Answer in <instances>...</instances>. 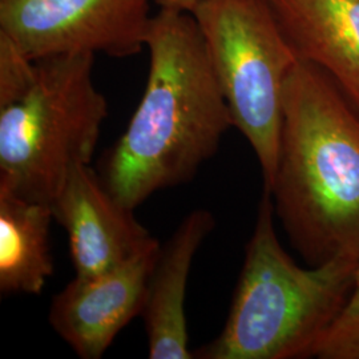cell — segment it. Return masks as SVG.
<instances>
[{
	"mask_svg": "<svg viewBox=\"0 0 359 359\" xmlns=\"http://www.w3.org/2000/svg\"><path fill=\"white\" fill-rule=\"evenodd\" d=\"M147 48L149 74L142 100L100 173L108 191L130 209L189 182L233 127L192 13L160 8Z\"/></svg>",
	"mask_w": 359,
	"mask_h": 359,
	"instance_id": "cell-1",
	"label": "cell"
},
{
	"mask_svg": "<svg viewBox=\"0 0 359 359\" xmlns=\"http://www.w3.org/2000/svg\"><path fill=\"white\" fill-rule=\"evenodd\" d=\"M266 192L308 266L359 262V114L305 60L285 84L277 169Z\"/></svg>",
	"mask_w": 359,
	"mask_h": 359,
	"instance_id": "cell-2",
	"label": "cell"
},
{
	"mask_svg": "<svg viewBox=\"0 0 359 359\" xmlns=\"http://www.w3.org/2000/svg\"><path fill=\"white\" fill-rule=\"evenodd\" d=\"M274 205L262 191L256 225L228 318L197 359L317 358L323 338L346 306L359 262L334 259L299 266L283 248Z\"/></svg>",
	"mask_w": 359,
	"mask_h": 359,
	"instance_id": "cell-3",
	"label": "cell"
},
{
	"mask_svg": "<svg viewBox=\"0 0 359 359\" xmlns=\"http://www.w3.org/2000/svg\"><path fill=\"white\" fill-rule=\"evenodd\" d=\"M93 53L36 62L26 95L0 109V187L51 205L79 165H90L108 116Z\"/></svg>",
	"mask_w": 359,
	"mask_h": 359,
	"instance_id": "cell-4",
	"label": "cell"
},
{
	"mask_svg": "<svg viewBox=\"0 0 359 359\" xmlns=\"http://www.w3.org/2000/svg\"><path fill=\"white\" fill-rule=\"evenodd\" d=\"M193 19L231 111L253 148L264 191L277 169L283 90L299 62L268 0H200Z\"/></svg>",
	"mask_w": 359,
	"mask_h": 359,
	"instance_id": "cell-5",
	"label": "cell"
},
{
	"mask_svg": "<svg viewBox=\"0 0 359 359\" xmlns=\"http://www.w3.org/2000/svg\"><path fill=\"white\" fill-rule=\"evenodd\" d=\"M151 0H0V32L35 62L68 53L135 56L147 47Z\"/></svg>",
	"mask_w": 359,
	"mask_h": 359,
	"instance_id": "cell-6",
	"label": "cell"
},
{
	"mask_svg": "<svg viewBox=\"0 0 359 359\" xmlns=\"http://www.w3.org/2000/svg\"><path fill=\"white\" fill-rule=\"evenodd\" d=\"M160 249L157 241L114 269L76 276L52 298L48 321L79 358H102L118 333L142 316Z\"/></svg>",
	"mask_w": 359,
	"mask_h": 359,
	"instance_id": "cell-7",
	"label": "cell"
},
{
	"mask_svg": "<svg viewBox=\"0 0 359 359\" xmlns=\"http://www.w3.org/2000/svg\"><path fill=\"white\" fill-rule=\"evenodd\" d=\"M51 206L53 217L67 231L76 276L114 269L158 241L90 165L72 170Z\"/></svg>",
	"mask_w": 359,
	"mask_h": 359,
	"instance_id": "cell-8",
	"label": "cell"
},
{
	"mask_svg": "<svg viewBox=\"0 0 359 359\" xmlns=\"http://www.w3.org/2000/svg\"><path fill=\"white\" fill-rule=\"evenodd\" d=\"M215 225L209 210H192L160 249L142 311L151 359L194 358L185 311L187 287L193 259Z\"/></svg>",
	"mask_w": 359,
	"mask_h": 359,
	"instance_id": "cell-9",
	"label": "cell"
},
{
	"mask_svg": "<svg viewBox=\"0 0 359 359\" xmlns=\"http://www.w3.org/2000/svg\"><path fill=\"white\" fill-rule=\"evenodd\" d=\"M299 60L317 65L359 114V0H268Z\"/></svg>",
	"mask_w": 359,
	"mask_h": 359,
	"instance_id": "cell-10",
	"label": "cell"
},
{
	"mask_svg": "<svg viewBox=\"0 0 359 359\" xmlns=\"http://www.w3.org/2000/svg\"><path fill=\"white\" fill-rule=\"evenodd\" d=\"M50 204L0 187V292L38 295L53 273Z\"/></svg>",
	"mask_w": 359,
	"mask_h": 359,
	"instance_id": "cell-11",
	"label": "cell"
},
{
	"mask_svg": "<svg viewBox=\"0 0 359 359\" xmlns=\"http://www.w3.org/2000/svg\"><path fill=\"white\" fill-rule=\"evenodd\" d=\"M36 77V62L0 32V109L20 100Z\"/></svg>",
	"mask_w": 359,
	"mask_h": 359,
	"instance_id": "cell-12",
	"label": "cell"
},
{
	"mask_svg": "<svg viewBox=\"0 0 359 359\" xmlns=\"http://www.w3.org/2000/svg\"><path fill=\"white\" fill-rule=\"evenodd\" d=\"M317 358L359 359V266L346 306L323 338Z\"/></svg>",
	"mask_w": 359,
	"mask_h": 359,
	"instance_id": "cell-13",
	"label": "cell"
},
{
	"mask_svg": "<svg viewBox=\"0 0 359 359\" xmlns=\"http://www.w3.org/2000/svg\"><path fill=\"white\" fill-rule=\"evenodd\" d=\"M152 1L164 10H176V11L191 13L200 0H152Z\"/></svg>",
	"mask_w": 359,
	"mask_h": 359,
	"instance_id": "cell-14",
	"label": "cell"
}]
</instances>
